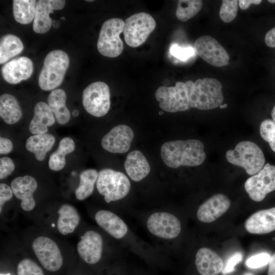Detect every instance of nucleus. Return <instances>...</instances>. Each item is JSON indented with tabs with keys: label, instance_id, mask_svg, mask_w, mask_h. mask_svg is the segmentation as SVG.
<instances>
[{
	"label": "nucleus",
	"instance_id": "38",
	"mask_svg": "<svg viewBox=\"0 0 275 275\" xmlns=\"http://www.w3.org/2000/svg\"><path fill=\"white\" fill-rule=\"evenodd\" d=\"M270 257L267 253H260L250 257L246 261V265L251 268H258L268 264Z\"/></svg>",
	"mask_w": 275,
	"mask_h": 275
},
{
	"label": "nucleus",
	"instance_id": "24",
	"mask_svg": "<svg viewBox=\"0 0 275 275\" xmlns=\"http://www.w3.org/2000/svg\"><path fill=\"white\" fill-rule=\"evenodd\" d=\"M54 122V116L48 104L40 101L35 106L29 130L34 134L45 133L48 131V127L53 125Z\"/></svg>",
	"mask_w": 275,
	"mask_h": 275
},
{
	"label": "nucleus",
	"instance_id": "13",
	"mask_svg": "<svg viewBox=\"0 0 275 275\" xmlns=\"http://www.w3.org/2000/svg\"><path fill=\"white\" fill-rule=\"evenodd\" d=\"M34 253L41 265L47 270L56 271L63 264V257L57 243L50 238L40 236L33 242Z\"/></svg>",
	"mask_w": 275,
	"mask_h": 275
},
{
	"label": "nucleus",
	"instance_id": "32",
	"mask_svg": "<svg viewBox=\"0 0 275 275\" xmlns=\"http://www.w3.org/2000/svg\"><path fill=\"white\" fill-rule=\"evenodd\" d=\"M99 173L93 169L83 171L79 176V184L75 191L76 199L82 201L92 194Z\"/></svg>",
	"mask_w": 275,
	"mask_h": 275
},
{
	"label": "nucleus",
	"instance_id": "33",
	"mask_svg": "<svg viewBox=\"0 0 275 275\" xmlns=\"http://www.w3.org/2000/svg\"><path fill=\"white\" fill-rule=\"evenodd\" d=\"M203 2L200 0H179L176 11V17L184 22L195 16L202 9Z\"/></svg>",
	"mask_w": 275,
	"mask_h": 275
},
{
	"label": "nucleus",
	"instance_id": "46",
	"mask_svg": "<svg viewBox=\"0 0 275 275\" xmlns=\"http://www.w3.org/2000/svg\"><path fill=\"white\" fill-rule=\"evenodd\" d=\"M52 25H53V27L55 29H57L60 25V21L58 20H54L52 22Z\"/></svg>",
	"mask_w": 275,
	"mask_h": 275
},
{
	"label": "nucleus",
	"instance_id": "49",
	"mask_svg": "<svg viewBox=\"0 0 275 275\" xmlns=\"http://www.w3.org/2000/svg\"><path fill=\"white\" fill-rule=\"evenodd\" d=\"M227 105L226 104H225L224 105H222V104L221 105H220V106H219V107H220L221 108H223V107H227Z\"/></svg>",
	"mask_w": 275,
	"mask_h": 275
},
{
	"label": "nucleus",
	"instance_id": "19",
	"mask_svg": "<svg viewBox=\"0 0 275 275\" xmlns=\"http://www.w3.org/2000/svg\"><path fill=\"white\" fill-rule=\"evenodd\" d=\"M11 188L15 197L21 201V207L25 211L33 210L36 205L33 194L37 188L36 179L30 176L18 177L11 183Z\"/></svg>",
	"mask_w": 275,
	"mask_h": 275
},
{
	"label": "nucleus",
	"instance_id": "44",
	"mask_svg": "<svg viewBox=\"0 0 275 275\" xmlns=\"http://www.w3.org/2000/svg\"><path fill=\"white\" fill-rule=\"evenodd\" d=\"M262 2L261 0H240L238 1L240 8L242 10L247 9L251 5H259Z\"/></svg>",
	"mask_w": 275,
	"mask_h": 275
},
{
	"label": "nucleus",
	"instance_id": "29",
	"mask_svg": "<svg viewBox=\"0 0 275 275\" xmlns=\"http://www.w3.org/2000/svg\"><path fill=\"white\" fill-rule=\"evenodd\" d=\"M74 149L75 144L71 138H63L60 142L58 149L50 156L48 161L50 169L59 171L63 169L66 164V155L72 152Z\"/></svg>",
	"mask_w": 275,
	"mask_h": 275
},
{
	"label": "nucleus",
	"instance_id": "30",
	"mask_svg": "<svg viewBox=\"0 0 275 275\" xmlns=\"http://www.w3.org/2000/svg\"><path fill=\"white\" fill-rule=\"evenodd\" d=\"M23 49V43L17 36L12 34L3 36L0 41V64L19 54Z\"/></svg>",
	"mask_w": 275,
	"mask_h": 275
},
{
	"label": "nucleus",
	"instance_id": "47",
	"mask_svg": "<svg viewBox=\"0 0 275 275\" xmlns=\"http://www.w3.org/2000/svg\"><path fill=\"white\" fill-rule=\"evenodd\" d=\"M79 112L77 109H74L72 112V115L73 117H76L79 115Z\"/></svg>",
	"mask_w": 275,
	"mask_h": 275
},
{
	"label": "nucleus",
	"instance_id": "21",
	"mask_svg": "<svg viewBox=\"0 0 275 275\" xmlns=\"http://www.w3.org/2000/svg\"><path fill=\"white\" fill-rule=\"evenodd\" d=\"M195 264L201 275H218L224 266L221 257L208 248H202L197 251Z\"/></svg>",
	"mask_w": 275,
	"mask_h": 275
},
{
	"label": "nucleus",
	"instance_id": "22",
	"mask_svg": "<svg viewBox=\"0 0 275 275\" xmlns=\"http://www.w3.org/2000/svg\"><path fill=\"white\" fill-rule=\"evenodd\" d=\"M97 224L110 235L121 239L128 232V227L123 220L114 213L105 210L98 211L95 215Z\"/></svg>",
	"mask_w": 275,
	"mask_h": 275
},
{
	"label": "nucleus",
	"instance_id": "50",
	"mask_svg": "<svg viewBox=\"0 0 275 275\" xmlns=\"http://www.w3.org/2000/svg\"><path fill=\"white\" fill-rule=\"evenodd\" d=\"M268 2L270 3H275V1H270V0H269L268 1Z\"/></svg>",
	"mask_w": 275,
	"mask_h": 275
},
{
	"label": "nucleus",
	"instance_id": "31",
	"mask_svg": "<svg viewBox=\"0 0 275 275\" xmlns=\"http://www.w3.org/2000/svg\"><path fill=\"white\" fill-rule=\"evenodd\" d=\"M36 3L35 0L13 1V12L15 20L22 24L31 23L34 19Z\"/></svg>",
	"mask_w": 275,
	"mask_h": 275
},
{
	"label": "nucleus",
	"instance_id": "2",
	"mask_svg": "<svg viewBox=\"0 0 275 275\" xmlns=\"http://www.w3.org/2000/svg\"><path fill=\"white\" fill-rule=\"evenodd\" d=\"M189 107L200 110H208L222 105L224 100L222 85L216 79L205 78L195 82H185Z\"/></svg>",
	"mask_w": 275,
	"mask_h": 275
},
{
	"label": "nucleus",
	"instance_id": "42",
	"mask_svg": "<svg viewBox=\"0 0 275 275\" xmlns=\"http://www.w3.org/2000/svg\"><path fill=\"white\" fill-rule=\"evenodd\" d=\"M13 149V144L8 139L1 137L0 138V153L1 154H8Z\"/></svg>",
	"mask_w": 275,
	"mask_h": 275
},
{
	"label": "nucleus",
	"instance_id": "51",
	"mask_svg": "<svg viewBox=\"0 0 275 275\" xmlns=\"http://www.w3.org/2000/svg\"><path fill=\"white\" fill-rule=\"evenodd\" d=\"M0 275H11L10 273H8L7 274H1Z\"/></svg>",
	"mask_w": 275,
	"mask_h": 275
},
{
	"label": "nucleus",
	"instance_id": "15",
	"mask_svg": "<svg viewBox=\"0 0 275 275\" xmlns=\"http://www.w3.org/2000/svg\"><path fill=\"white\" fill-rule=\"evenodd\" d=\"M230 205V200L225 195L215 194L200 206L197 218L203 223H212L226 212Z\"/></svg>",
	"mask_w": 275,
	"mask_h": 275
},
{
	"label": "nucleus",
	"instance_id": "16",
	"mask_svg": "<svg viewBox=\"0 0 275 275\" xmlns=\"http://www.w3.org/2000/svg\"><path fill=\"white\" fill-rule=\"evenodd\" d=\"M103 240L97 232L87 231L80 237L77 250L79 256L86 263L93 264L97 263L101 257Z\"/></svg>",
	"mask_w": 275,
	"mask_h": 275
},
{
	"label": "nucleus",
	"instance_id": "26",
	"mask_svg": "<svg viewBox=\"0 0 275 275\" xmlns=\"http://www.w3.org/2000/svg\"><path fill=\"white\" fill-rule=\"evenodd\" d=\"M55 142L54 137L49 133L34 134L30 136L26 141V150L34 154L39 161L44 159L46 153L49 151Z\"/></svg>",
	"mask_w": 275,
	"mask_h": 275
},
{
	"label": "nucleus",
	"instance_id": "5",
	"mask_svg": "<svg viewBox=\"0 0 275 275\" xmlns=\"http://www.w3.org/2000/svg\"><path fill=\"white\" fill-rule=\"evenodd\" d=\"M96 187L105 202L109 203L126 197L130 191V183L123 173L104 169L99 172Z\"/></svg>",
	"mask_w": 275,
	"mask_h": 275
},
{
	"label": "nucleus",
	"instance_id": "53",
	"mask_svg": "<svg viewBox=\"0 0 275 275\" xmlns=\"http://www.w3.org/2000/svg\"><path fill=\"white\" fill-rule=\"evenodd\" d=\"M86 1L88 2H93V1H92V0H91V1H88H88Z\"/></svg>",
	"mask_w": 275,
	"mask_h": 275
},
{
	"label": "nucleus",
	"instance_id": "41",
	"mask_svg": "<svg viewBox=\"0 0 275 275\" xmlns=\"http://www.w3.org/2000/svg\"><path fill=\"white\" fill-rule=\"evenodd\" d=\"M13 191L11 188L6 184H0V211L2 212V207L5 203L11 200L13 197Z\"/></svg>",
	"mask_w": 275,
	"mask_h": 275
},
{
	"label": "nucleus",
	"instance_id": "20",
	"mask_svg": "<svg viewBox=\"0 0 275 275\" xmlns=\"http://www.w3.org/2000/svg\"><path fill=\"white\" fill-rule=\"evenodd\" d=\"M244 227L250 233L263 234L275 230V207L258 211L245 222Z\"/></svg>",
	"mask_w": 275,
	"mask_h": 275
},
{
	"label": "nucleus",
	"instance_id": "18",
	"mask_svg": "<svg viewBox=\"0 0 275 275\" xmlns=\"http://www.w3.org/2000/svg\"><path fill=\"white\" fill-rule=\"evenodd\" d=\"M34 70L32 60L24 56L11 60L2 68L4 79L11 84H16L31 77Z\"/></svg>",
	"mask_w": 275,
	"mask_h": 275
},
{
	"label": "nucleus",
	"instance_id": "7",
	"mask_svg": "<svg viewBox=\"0 0 275 275\" xmlns=\"http://www.w3.org/2000/svg\"><path fill=\"white\" fill-rule=\"evenodd\" d=\"M156 27V22L149 14L140 12L132 15L124 21V37L131 47L143 44Z\"/></svg>",
	"mask_w": 275,
	"mask_h": 275
},
{
	"label": "nucleus",
	"instance_id": "3",
	"mask_svg": "<svg viewBox=\"0 0 275 275\" xmlns=\"http://www.w3.org/2000/svg\"><path fill=\"white\" fill-rule=\"evenodd\" d=\"M69 65L68 54L61 50L49 52L45 57L40 72L38 84L44 91L56 89L62 83Z\"/></svg>",
	"mask_w": 275,
	"mask_h": 275
},
{
	"label": "nucleus",
	"instance_id": "1",
	"mask_svg": "<svg viewBox=\"0 0 275 275\" xmlns=\"http://www.w3.org/2000/svg\"><path fill=\"white\" fill-rule=\"evenodd\" d=\"M204 149L203 144L198 140L172 141L161 146L160 155L164 163L170 168L195 167L201 164L206 158Z\"/></svg>",
	"mask_w": 275,
	"mask_h": 275
},
{
	"label": "nucleus",
	"instance_id": "39",
	"mask_svg": "<svg viewBox=\"0 0 275 275\" xmlns=\"http://www.w3.org/2000/svg\"><path fill=\"white\" fill-rule=\"evenodd\" d=\"M15 169L13 161L8 157L0 159V179H3L10 175Z\"/></svg>",
	"mask_w": 275,
	"mask_h": 275
},
{
	"label": "nucleus",
	"instance_id": "37",
	"mask_svg": "<svg viewBox=\"0 0 275 275\" xmlns=\"http://www.w3.org/2000/svg\"><path fill=\"white\" fill-rule=\"evenodd\" d=\"M170 52L174 57L181 61H186L196 53L194 47H182L177 44L172 45Z\"/></svg>",
	"mask_w": 275,
	"mask_h": 275
},
{
	"label": "nucleus",
	"instance_id": "12",
	"mask_svg": "<svg viewBox=\"0 0 275 275\" xmlns=\"http://www.w3.org/2000/svg\"><path fill=\"white\" fill-rule=\"evenodd\" d=\"M147 227L151 234L164 239L177 237L181 230L179 219L173 214L167 212L152 214L147 221Z\"/></svg>",
	"mask_w": 275,
	"mask_h": 275
},
{
	"label": "nucleus",
	"instance_id": "11",
	"mask_svg": "<svg viewBox=\"0 0 275 275\" xmlns=\"http://www.w3.org/2000/svg\"><path fill=\"white\" fill-rule=\"evenodd\" d=\"M195 53L209 64L216 67H223L228 64L229 56L225 48L214 38L204 35L195 42Z\"/></svg>",
	"mask_w": 275,
	"mask_h": 275
},
{
	"label": "nucleus",
	"instance_id": "40",
	"mask_svg": "<svg viewBox=\"0 0 275 275\" xmlns=\"http://www.w3.org/2000/svg\"><path fill=\"white\" fill-rule=\"evenodd\" d=\"M242 254L238 252L233 254L227 261L226 265L224 266L223 274L225 275L232 272L235 269V266L240 262L242 259Z\"/></svg>",
	"mask_w": 275,
	"mask_h": 275
},
{
	"label": "nucleus",
	"instance_id": "52",
	"mask_svg": "<svg viewBox=\"0 0 275 275\" xmlns=\"http://www.w3.org/2000/svg\"><path fill=\"white\" fill-rule=\"evenodd\" d=\"M61 19H62V20H65V18L64 17H62L61 18Z\"/></svg>",
	"mask_w": 275,
	"mask_h": 275
},
{
	"label": "nucleus",
	"instance_id": "28",
	"mask_svg": "<svg viewBox=\"0 0 275 275\" xmlns=\"http://www.w3.org/2000/svg\"><path fill=\"white\" fill-rule=\"evenodd\" d=\"M57 221L58 231L63 235L72 233L78 226L80 217L77 210L69 204H64L58 211Z\"/></svg>",
	"mask_w": 275,
	"mask_h": 275
},
{
	"label": "nucleus",
	"instance_id": "14",
	"mask_svg": "<svg viewBox=\"0 0 275 275\" xmlns=\"http://www.w3.org/2000/svg\"><path fill=\"white\" fill-rule=\"evenodd\" d=\"M132 129L126 125H119L113 128L101 140L102 148L113 153L127 152L133 139Z\"/></svg>",
	"mask_w": 275,
	"mask_h": 275
},
{
	"label": "nucleus",
	"instance_id": "6",
	"mask_svg": "<svg viewBox=\"0 0 275 275\" xmlns=\"http://www.w3.org/2000/svg\"><path fill=\"white\" fill-rule=\"evenodd\" d=\"M124 21L121 18H113L105 21L100 30L97 47L103 56L116 58L123 51V43L120 35L123 32Z\"/></svg>",
	"mask_w": 275,
	"mask_h": 275
},
{
	"label": "nucleus",
	"instance_id": "8",
	"mask_svg": "<svg viewBox=\"0 0 275 275\" xmlns=\"http://www.w3.org/2000/svg\"><path fill=\"white\" fill-rule=\"evenodd\" d=\"M82 104L90 115L101 117L110 108V92L108 86L102 81H96L88 85L82 92Z\"/></svg>",
	"mask_w": 275,
	"mask_h": 275
},
{
	"label": "nucleus",
	"instance_id": "4",
	"mask_svg": "<svg viewBox=\"0 0 275 275\" xmlns=\"http://www.w3.org/2000/svg\"><path fill=\"white\" fill-rule=\"evenodd\" d=\"M226 157L228 162L242 167L250 175L257 174L265 165L263 151L251 141L239 142L233 150L227 151Z\"/></svg>",
	"mask_w": 275,
	"mask_h": 275
},
{
	"label": "nucleus",
	"instance_id": "23",
	"mask_svg": "<svg viewBox=\"0 0 275 275\" xmlns=\"http://www.w3.org/2000/svg\"><path fill=\"white\" fill-rule=\"evenodd\" d=\"M124 168L129 177L139 182L149 174L150 167L144 154L139 150L129 152L124 161Z\"/></svg>",
	"mask_w": 275,
	"mask_h": 275
},
{
	"label": "nucleus",
	"instance_id": "9",
	"mask_svg": "<svg viewBox=\"0 0 275 275\" xmlns=\"http://www.w3.org/2000/svg\"><path fill=\"white\" fill-rule=\"evenodd\" d=\"M155 96L159 107L166 112L176 113L189 109L185 82H176L174 87L161 86L156 91Z\"/></svg>",
	"mask_w": 275,
	"mask_h": 275
},
{
	"label": "nucleus",
	"instance_id": "27",
	"mask_svg": "<svg viewBox=\"0 0 275 275\" xmlns=\"http://www.w3.org/2000/svg\"><path fill=\"white\" fill-rule=\"evenodd\" d=\"M0 116L7 124L18 122L22 116L19 104L15 96L3 94L0 97Z\"/></svg>",
	"mask_w": 275,
	"mask_h": 275
},
{
	"label": "nucleus",
	"instance_id": "45",
	"mask_svg": "<svg viewBox=\"0 0 275 275\" xmlns=\"http://www.w3.org/2000/svg\"><path fill=\"white\" fill-rule=\"evenodd\" d=\"M268 264V275H275V253L270 257Z\"/></svg>",
	"mask_w": 275,
	"mask_h": 275
},
{
	"label": "nucleus",
	"instance_id": "17",
	"mask_svg": "<svg viewBox=\"0 0 275 275\" xmlns=\"http://www.w3.org/2000/svg\"><path fill=\"white\" fill-rule=\"evenodd\" d=\"M63 0H39L36 3L35 15L33 21L34 31L44 34L50 29L52 21L49 14L54 10L62 9L65 5Z\"/></svg>",
	"mask_w": 275,
	"mask_h": 275
},
{
	"label": "nucleus",
	"instance_id": "48",
	"mask_svg": "<svg viewBox=\"0 0 275 275\" xmlns=\"http://www.w3.org/2000/svg\"><path fill=\"white\" fill-rule=\"evenodd\" d=\"M271 117L273 119V121L275 122V105L274 107H273L272 112H271Z\"/></svg>",
	"mask_w": 275,
	"mask_h": 275
},
{
	"label": "nucleus",
	"instance_id": "43",
	"mask_svg": "<svg viewBox=\"0 0 275 275\" xmlns=\"http://www.w3.org/2000/svg\"><path fill=\"white\" fill-rule=\"evenodd\" d=\"M264 40L267 46L271 48L275 47V27L266 33Z\"/></svg>",
	"mask_w": 275,
	"mask_h": 275
},
{
	"label": "nucleus",
	"instance_id": "10",
	"mask_svg": "<svg viewBox=\"0 0 275 275\" xmlns=\"http://www.w3.org/2000/svg\"><path fill=\"white\" fill-rule=\"evenodd\" d=\"M244 188L253 201L260 202L275 190V166L266 163L257 174L249 178Z\"/></svg>",
	"mask_w": 275,
	"mask_h": 275
},
{
	"label": "nucleus",
	"instance_id": "54",
	"mask_svg": "<svg viewBox=\"0 0 275 275\" xmlns=\"http://www.w3.org/2000/svg\"><path fill=\"white\" fill-rule=\"evenodd\" d=\"M244 275H253V274H251V273H246V274H244Z\"/></svg>",
	"mask_w": 275,
	"mask_h": 275
},
{
	"label": "nucleus",
	"instance_id": "34",
	"mask_svg": "<svg viewBox=\"0 0 275 275\" xmlns=\"http://www.w3.org/2000/svg\"><path fill=\"white\" fill-rule=\"evenodd\" d=\"M238 1L224 0L219 10V17L224 22L229 23L236 17L238 10Z\"/></svg>",
	"mask_w": 275,
	"mask_h": 275
},
{
	"label": "nucleus",
	"instance_id": "35",
	"mask_svg": "<svg viewBox=\"0 0 275 275\" xmlns=\"http://www.w3.org/2000/svg\"><path fill=\"white\" fill-rule=\"evenodd\" d=\"M262 138L269 143L271 150L275 152V122L270 119L263 120L260 126Z\"/></svg>",
	"mask_w": 275,
	"mask_h": 275
},
{
	"label": "nucleus",
	"instance_id": "36",
	"mask_svg": "<svg viewBox=\"0 0 275 275\" xmlns=\"http://www.w3.org/2000/svg\"><path fill=\"white\" fill-rule=\"evenodd\" d=\"M17 275H44L41 268L30 259L22 260L17 265Z\"/></svg>",
	"mask_w": 275,
	"mask_h": 275
},
{
	"label": "nucleus",
	"instance_id": "25",
	"mask_svg": "<svg viewBox=\"0 0 275 275\" xmlns=\"http://www.w3.org/2000/svg\"><path fill=\"white\" fill-rule=\"evenodd\" d=\"M47 101L58 123L64 125L69 122L71 114L66 105V94L63 90L56 89L52 90Z\"/></svg>",
	"mask_w": 275,
	"mask_h": 275
}]
</instances>
